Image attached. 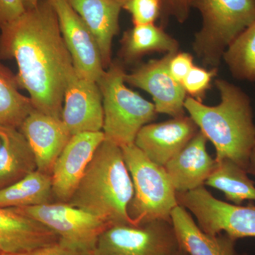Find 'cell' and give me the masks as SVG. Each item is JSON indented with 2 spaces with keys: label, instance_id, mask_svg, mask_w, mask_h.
I'll use <instances>...</instances> for the list:
<instances>
[{
  "label": "cell",
  "instance_id": "cell-1",
  "mask_svg": "<svg viewBox=\"0 0 255 255\" xmlns=\"http://www.w3.org/2000/svg\"><path fill=\"white\" fill-rule=\"evenodd\" d=\"M0 59H14L20 88L34 110L61 119L64 94L73 74V60L48 0L26 10L0 31Z\"/></svg>",
  "mask_w": 255,
  "mask_h": 255
},
{
  "label": "cell",
  "instance_id": "cell-2",
  "mask_svg": "<svg viewBox=\"0 0 255 255\" xmlns=\"http://www.w3.org/2000/svg\"><path fill=\"white\" fill-rule=\"evenodd\" d=\"M215 85L221 102L208 106L187 97L184 108L199 130L214 145L216 160L229 159L248 169L255 146V123L249 96L239 87L223 79Z\"/></svg>",
  "mask_w": 255,
  "mask_h": 255
},
{
  "label": "cell",
  "instance_id": "cell-3",
  "mask_svg": "<svg viewBox=\"0 0 255 255\" xmlns=\"http://www.w3.org/2000/svg\"><path fill=\"white\" fill-rule=\"evenodd\" d=\"M133 184L119 146L104 140L95 151L69 204L113 226L132 224L128 207Z\"/></svg>",
  "mask_w": 255,
  "mask_h": 255
},
{
  "label": "cell",
  "instance_id": "cell-4",
  "mask_svg": "<svg viewBox=\"0 0 255 255\" xmlns=\"http://www.w3.org/2000/svg\"><path fill=\"white\" fill-rule=\"evenodd\" d=\"M123 65L111 63L97 81L102 96L106 140L121 147L132 145L144 126L157 117L155 105L126 85Z\"/></svg>",
  "mask_w": 255,
  "mask_h": 255
},
{
  "label": "cell",
  "instance_id": "cell-5",
  "mask_svg": "<svg viewBox=\"0 0 255 255\" xmlns=\"http://www.w3.org/2000/svg\"><path fill=\"white\" fill-rule=\"evenodd\" d=\"M202 18L193 49L203 64L219 68L230 45L255 21V0H194Z\"/></svg>",
  "mask_w": 255,
  "mask_h": 255
},
{
  "label": "cell",
  "instance_id": "cell-6",
  "mask_svg": "<svg viewBox=\"0 0 255 255\" xmlns=\"http://www.w3.org/2000/svg\"><path fill=\"white\" fill-rule=\"evenodd\" d=\"M133 184L128 214L132 224L164 220L178 204L177 191L164 167L151 161L135 144L122 147Z\"/></svg>",
  "mask_w": 255,
  "mask_h": 255
},
{
  "label": "cell",
  "instance_id": "cell-7",
  "mask_svg": "<svg viewBox=\"0 0 255 255\" xmlns=\"http://www.w3.org/2000/svg\"><path fill=\"white\" fill-rule=\"evenodd\" d=\"M178 204L194 215L203 232L211 236L225 233L238 241L255 238V206L236 205L214 197L205 186L177 192Z\"/></svg>",
  "mask_w": 255,
  "mask_h": 255
},
{
  "label": "cell",
  "instance_id": "cell-8",
  "mask_svg": "<svg viewBox=\"0 0 255 255\" xmlns=\"http://www.w3.org/2000/svg\"><path fill=\"white\" fill-rule=\"evenodd\" d=\"M180 249L172 221L116 224L99 238L95 255H174Z\"/></svg>",
  "mask_w": 255,
  "mask_h": 255
},
{
  "label": "cell",
  "instance_id": "cell-9",
  "mask_svg": "<svg viewBox=\"0 0 255 255\" xmlns=\"http://www.w3.org/2000/svg\"><path fill=\"white\" fill-rule=\"evenodd\" d=\"M13 209L39 221L59 237L60 243L78 251L94 253L99 238L112 226L100 217L66 202L54 201Z\"/></svg>",
  "mask_w": 255,
  "mask_h": 255
},
{
  "label": "cell",
  "instance_id": "cell-10",
  "mask_svg": "<svg viewBox=\"0 0 255 255\" xmlns=\"http://www.w3.org/2000/svg\"><path fill=\"white\" fill-rule=\"evenodd\" d=\"M48 1L56 14L75 72L81 78L98 81L105 69L93 33L67 0Z\"/></svg>",
  "mask_w": 255,
  "mask_h": 255
},
{
  "label": "cell",
  "instance_id": "cell-11",
  "mask_svg": "<svg viewBox=\"0 0 255 255\" xmlns=\"http://www.w3.org/2000/svg\"><path fill=\"white\" fill-rule=\"evenodd\" d=\"M174 53L150 60L125 75L126 83L152 96L157 114H167L172 118L185 115L187 97L182 84L169 73V62Z\"/></svg>",
  "mask_w": 255,
  "mask_h": 255
},
{
  "label": "cell",
  "instance_id": "cell-12",
  "mask_svg": "<svg viewBox=\"0 0 255 255\" xmlns=\"http://www.w3.org/2000/svg\"><path fill=\"white\" fill-rule=\"evenodd\" d=\"M61 119L73 135L102 131L103 102L97 82L81 78L74 70L64 94Z\"/></svg>",
  "mask_w": 255,
  "mask_h": 255
},
{
  "label": "cell",
  "instance_id": "cell-13",
  "mask_svg": "<svg viewBox=\"0 0 255 255\" xmlns=\"http://www.w3.org/2000/svg\"><path fill=\"white\" fill-rule=\"evenodd\" d=\"M105 140L103 131L81 132L72 136L51 174L55 201L69 202L95 151Z\"/></svg>",
  "mask_w": 255,
  "mask_h": 255
},
{
  "label": "cell",
  "instance_id": "cell-14",
  "mask_svg": "<svg viewBox=\"0 0 255 255\" xmlns=\"http://www.w3.org/2000/svg\"><path fill=\"white\" fill-rule=\"evenodd\" d=\"M199 131L193 119L184 115L144 126L134 144L151 161L164 167Z\"/></svg>",
  "mask_w": 255,
  "mask_h": 255
},
{
  "label": "cell",
  "instance_id": "cell-15",
  "mask_svg": "<svg viewBox=\"0 0 255 255\" xmlns=\"http://www.w3.org/2000/svg\"><path fill=\"white\" fill-rule=\"evenodd\" d=\"M19 129L34 153L37 169L51 175L57 159L73 136L71 132L62 119L36 110L28 114Z\"/></svg>",
  "mask_w": 255,
  "mask_h": 255
},
{
  "label": "cell",
  "instance_id": "cell-16",
  "mask_svg": "<svg viewBox=\"0 0 255 255\" xmlns=\"http://www.w3.org/2000/svg\"><path fill=\"white\" fill-rule=\"evenodd\" d=\"M208 139L199 130L164 168L177 192L194 190L205 186L206 181L214 172L217 162L206 150Z\"/></svg>",
  "mask_w": 255,
  "mask_h": 255
},
{
  "label": "cell",
  "instance_id": "cell-17",
  "mask_svg": "<svg viewBox=\"0 0 255 255\" xmlns=\"http://www.w3.org/2000/svg\"><path fill=\"white\" fill-rule=\"evenodd\" d=\"M59 242L39 221L13 208L0 207V250L6 254L33 251Z\"/></svg>",
  "mask_w": 255,
  "mask_h": 255
},
{
  "label": "cell",
  "instance_id": "cell-18",
  "mask_svg": "<svg viewBox=\"0 0 255 255\" xmlns=\"http://www.w3.org/2000/svg\"><path fill=\"white\" fill-rule=\"evenodd\" d=\"M93 33L105 70L112 63V43L119 31L122 5L115 0H67Z\"/></svg>",
  "mask_w": 255,
  "mask_h": 255
},
{
  "label": "cell",
  "instance_id": "cell-19",
  "mask_svg": "<svg viewBox=\"0 0 255 255\" xmlns=\"http://www.w3.org/2000/svg\"><path fill=\"white\" fill-rule=\"evenodd\" d=\"M179 246L189 255H248L236 249V240L225 233L203 232L185 208L178 205L171 214Z\"/></svg>",
  "mask_w": 255,
  "mask_h": 255
},
{
  "label": "cell",
  "instance_id": "cell-20",
  "mask_svg": "<svg viewBox=\"0 0 255 255\" xmlns=\"http://www.w3.org/2000/svg\"><path fill=\"white\" fill-rule=\"evenodd\" d=\"M36 157L18 128L0 125V189L36 170Z\"/></svg>",
  "mask_w": 255,
  "mask_h": 255
},
{
  "label": "cell",
  "instance_id": "cell-21",
  "mask_svg": "<svg viewBox=\"0 0 255 255\" xmlns=\"http://www.w3.org/2000/svg\"><path fill=\"white\" fill-rule=\"evenodd\" d=\"M121 44L119 55L127 63L136 61L149 53L167 54L179 51L177 40L155 23L133 25L124 33Z\"/></svg>",
  "mask_w": 255,
  "mask_h": 255
},
{
  "label": "cell",
  "instance_id": "cell-22",
  "mask_svg": "<svg viewBox=\"0 0 255 255\" xmlns=\"http://www.w3.org/2000/svg\"><path fill=\"white\" fill-rule=\"evenodd\" d=\"M51 175L33 171L18 182L0 189V207L23 208L54 202Z\"/></svg>",
  "mask_w": 255,
  "mask_h": 255
},
{
  "label": "cell",
  "instance_id": "cell-23",
  "mask_svg": "<svg viewBox=\"0 0 255 255\" xmlns=\"http://www.w3.org/2000/svg\"><path fill=\"white\" fill-rule=\"evenodd\" d=\"M216 162L217 165L205 186L222 191L227 201L236 205H242L245 201H255V182L246 169L229 159Z\"/></svg>",
  "mask_w": 255,
  "mask_h": 255
},
{
  "label": "cell",
  "instance_id": "cell-24",
  "mask_svg": "<svg viewBox=\"0 0 255 255\" xmlns=\"http://www.w3.org/2000/svg\"><path fill=\"white\" fill-rule=\"evenodd\" d=\"M16 75L0 59V125L21 127L34 110L29 97L19 92Z\"/></svg>",
  "mask_w": 255,
  "mask_h": 255
},
{
  "label": "cell",
  "instance_id": "cell-25",
  "mask_svg": "<svg viewBox=\"0 0 255 255\" xmlns=\"http://www.w3.org/2000/svg\"><path fill=\"white\" fill-rule=\"evenodd\" d=\"M223 60L235 78L255 81V21L230 45Z\"/></svg>",
  "mask_w": 255,
  "mask_h": 255
},
{
  "label": "cell",
  "instance_id": "cell-26",
  "mask_svg": "<svg viewBox=\"0 0 255 255\" xmlns=\"http://www.w3.org/2000/svg\"><path fill=\"white\" fill-rule=\"evenodd\" d=\"M217 73L218 68L208 70L194 65L182 83L187 97L203 102Z\"/></svg>",
  "mask_w": 255,
  "mask_h": 255
},
{
  "label": "cell",
  "instance_id": "cell-27",
  "mask_svg": "<svg viewBox=\"0 0 255 255\" xmlns=\"http://www.w3.org/2000/svg\"><path fill=\"white\" fill-rule=\"evenodd\" d=\"M131 15L133 25L155 23L162 15L161 0H128L122 6Z\"/></svg>",
  "mask_w": 255,
  "mask_h": 255
},
{
  "label": "cell",
  "instance_id": "cell-28",
  "mask_svg": "<svg viewBox=\"0 0 255 255\" xmlns=\"http://www.w3.org/2000/svg\"><path fill=\"white\" fill-rule=\"evenodd\" d=\"M162 1V23L169 17L174 18L178 22L187 21L194 0H161Z\"/></svg>",
  "mask_w": 255,
  "mask_h": 255
},
{
  "label": "cell",
  "instance_id": "cell-29",
  "mask_svg": "<svg viewBox=\"0 0 255 255\" xmlns=\"http://www.w3.org/2000/svg\"><path fill=\"white\" fill-rule=\"evenodd\" d=\"M194 66V57L185 52H176L169 62V73L181 84Z\"/></svg>",
  "mask_w": 255,
  "mask_h": 255
},
{
  "label": "cell",
  "instance_id": "cell-30",
  "mask_svg": "<svg viewBox=\"0 0 255 255\" xmlns=\"http://www.w3.org/2000/svg\"><path fill=\"white\" fill-rule=\"evenodd\" d=\"M25 11L21 0H0V31Z\"/></svg>",
  "mask_w": 255,
  "mask_h": 255
},
{
  "label": "cell",
  "instance_id": "cell-31",
  "mask_svg": "<svg viewBox=\"0 0 255 255\" xmlns=\"http://www.w3.org/2000/svg\"><path fill=\"white\" fill-rule=\"evenodd\" d=\"M3 255H95L94 253H87L76 251L71 249L62 245L59 242L50 246L42 247L23 253H13V254H6L4 253Z\"/></svg>",
  "mask_w": 255,
  "mask_h": 255
},
{
  "label": "cell",
  "instance_id": "cell-32",
  "mask_svg": "<svg viewBox=\"0 0 255 255\" xmlns=\"http://www.w3.org/2000/svg\"><path fill=\"white\" fill-rule=\"evenodd\" d=\"M247 172L248 174H253L255 176V146L252 151L251 157H250L249 164H248Z\"/></svg>",
  "mask_w": 255,
  "mask_h": 255
},
{
  "label": "cell",
  "instance_id": "cell-33",
  "mask_svg": "<svg viewBox=\"0 0 255 255\" xmlns=\"http://www.w3.org/2000/svg\"><path fill=\"white\" fill-rule=\"evenodd\" d=\"M40 0H21L25 9L30 10L36 7Z\"/></svg>",
  "mask_w": 255,
  "mask_h": 255
},
{
  "label": "cell",
  "instance_id": "cell-34",
  "mask_svg": "<svg viewBox=\"0 0 255 255\" xmlns=\"http://www.w3.org/2000/svg\"><path fill=\"white\" fill-rule=\"evenodd\" d=\"M174 255H189L186 253L184 250H182V248H180V249Z\"/></svg>",
  "mask_w": 255,
  "mask_h": 255
},
{
  "label": "cell",
  "instance_id": "cell-35",
  "mask_svg": "<svg viewBox=\"0 0 255 255\" xmlns=\"http://www.w3.org/2000/svg\"><path fill=\"white\" fill-rule=\"evenodd\" d=\"M116 1L122 5V6H123V5L125 4L126 2L128 1V0H115Z\"/></svg>",
  "mask_w": 255,
  "mask_h": 255
},
{
  "label": "cell",
  "instance_id": "cell-36",
  "mask_svg": "<svg viewBox=\"0 0 255 255\" xmlns=\"http://www.w3.org/2000/svg\"><path fill=\"white\" fill-rule=\"evenodd\" d=\"M4 255V253H3L2 251H1V250H0V255Z\"/></svg>",
  "mask_w": 255,
  "mask_h": 255
}]
</instances>
